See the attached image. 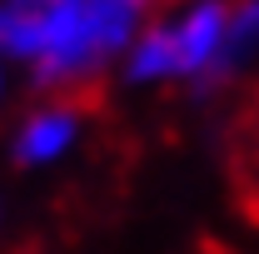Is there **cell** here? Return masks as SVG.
I'll return each instance as SVG.
<instances>
[{"mask_svg":"<svg viewBox=\"0 0 259 254\" xmlns=\"http://www.w3.org/2000/svg\"><path fill=\"white\" fill-rule=\"evenodd\" d=\"M229 0H185L150 15V25L120 60V80L135 90L155 85H220Z\"/></svg>","mask_w":259,"mask_h":254,"instance_id":"cell-2","label":"cell"},{"mask_svg":"<svg viewBox=\"0 0 259 254\" xmlns=\"http://www.w3.org/2000/svg\"><path fill=\"white\" fill-rule=\"evenodd\" d=\"M234 180H239V199L259 220V100L239 115L234 125Z\"/></svg>","mask_w":259,"mask_h":254,"instance_id":"cell-5","label":"cell"},{"mask_svg":"<svg viewBox=\"0 0 259 254\" xmlns=\"http://www.w3.org/2000/svg\"><path fill=\"white\" fill-rule=\"evenodd\" d=\"M155 5H185V0H155Z\"/></svg>","mask_w":259,"mask_h":254,"instance_id":"cell-7","label":"cell"},{"mask_svg":"<svg viewBox=\"0 0 259 254\" xmlns=\"http://www.w3.org/2000/svg\"><path fill=\"white\" fill-rule=\"evenodd\" d=\"M155 10V0H60L45 30V50L30 65V80L45 95L85 100L110 75H120V60Z\"/></svg>","mask_w":259,"mask_h":254,"instance_id":"cell-1","label":"cell"},{"mask_svg":"<svg viewBox=\"0 0 259 254\" xmlns=\"http://www.w3.org/2000/svg\"><path fill=\"white\" fill-rule=\"evenodd\" d=\"M254 55H259V0H229L225 55H220V85L234 80Z\"/></svg>","mask_w":259,"mask_h":254,"instance_id":"cell-4","label":"cell"},{"mask_svg":"<svg viewBox=\"0 0 259 254\" xmlns=\"http://www.w3.org/2000/svg\"><path fill=\"white\" fill-rule=\"evenodd\" d=\"M5 65H10V60L0 55V105H5V85H10V70H5Z\"/></svg>","mask_w":259,"mask_h":254,"instance_id":"cell-6","label":"cell"},{"mask_svg":"<svg viewBox=\"0 0 259 254\" xmlns=\"http://www.w3.org/2000/svg\"><path fill=\"white\" fill-rule=\"evenodd\" d=\"M85 120H90L85 100L45 95L40 105H30V110L20 115V125L10 135V159H15L20 170H50V164L70 159V150H75L80 135H85Z\"/></svg>","mask_w":259,"mask_h":254,"instance_id":"cell-3","label":"cell"}]
</instances>
